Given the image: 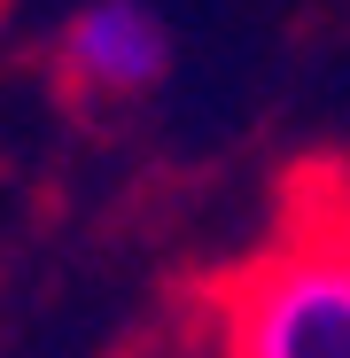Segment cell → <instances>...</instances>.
<instances>
[{
    "label": "cell",
    "instance_id": "cell-1",
    "mask_svg": "<svg viewBox=\"0 0 350 358\" xmlns=\"http://www.w3.org/2000/svg\"><path fill=\"white\" fill-rule=\"evenodd\" d=\"M210 358H350V179L312 171L288 218L203 288Z\"/></svg>",
    "mask_w": 350,
    "mask_h": 358
},
{
    "label": "cell",
    "instance_id": "cell-2",
    "mask_svg": "<svg viewBox=\"0 0 350 358\" xmlns=\"http://www.w3.org/2000/svg\"><path fill=\"white\" fill-rule=\"evenodd\" d=\"M171 39L140 0H86L63 24V78L86 101H133L163 78Z\"/></svg>",
    "mask_w": 350,
    "mask_h": 358
}]
</instances>
